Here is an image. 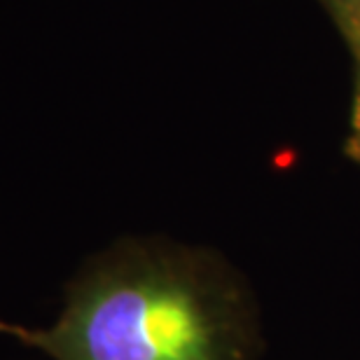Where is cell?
<instances>
[{
  "mask_svg": "<svg viewBox=\"0 0 360 360\" xmlns=\"http://www.w3.org/2000/svg\"><path fill=\"white\" fill-rule=\"evenodd\" d=\"M52 360H239L229 297L183 250L129 243L94 260L68 285L54 326L0 321Z\"/></svg>",
  "mask_w": 360,
  "mask_h": 360,
  "instance_id": "1",
  "label": "cell"
},
{
  "mask_svg": "<svg viewBox=\"0 0 360 360\" xmlns=\"http://www.w3.org/2000/svg\"><path fill=\"white\" fill-rule=\"evenodd\" d=\"M358 148H360V115H358Z\"/></svg>",
  "mask_w": 360,
  "mask_h": 360,
  "instance_id": "2",
  "label": "cell"
}]
</instances>
